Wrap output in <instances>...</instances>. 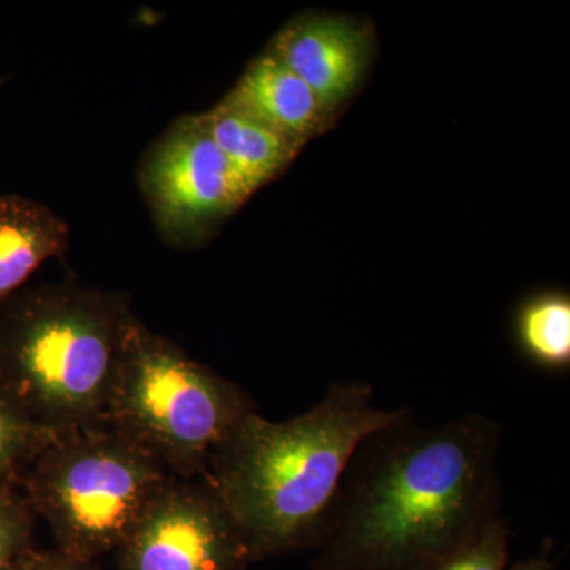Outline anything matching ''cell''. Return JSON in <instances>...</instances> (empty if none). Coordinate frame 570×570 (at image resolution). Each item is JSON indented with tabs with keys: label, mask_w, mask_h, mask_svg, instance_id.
Returning a JSON list of instances; mask_svg holds the SVG:
<instances>
[{
	"label": "cell",
	"mask_w": 570,
	"mask_h": 570,
	"mask_svg": "<svg viewBox=\"0 0 570 570\" xmlns=\"http://www.w3.org/2000/svg\"><path fill=\"white\" fill-rule=\"evenodd\" d=\"M502 426L485 414L409 417L348 461L313 570H438L502 517Z\"/></svg>",
	"instance_id": "6da1fadb"
},
{
	"label": "cell",
	"mask_w": 570,
	"mask_h": 570,
	"mask_svg": "<svg viewBox=\"0 0 570 570\" xmlns=\"http://www.w3.org/2000/svg\"><path fill=\"white\" fill-rule=\"evenodd\" d=\"M411 409H381L365 382H337L285 422L247 415L213 453L204 480L216 491L250 561L321 547L341 479L360 442Z\"/></svg>",
	"instance_id": "7a4b0ae2"
},
{
	"label": "cell",
	"mask_w": 570,
	"mask_h": 570,
	"mask_svg": "<svg viewBox=\"0 0 570 570\" xmlns=\"http://www.w3.org/2000/svg\"><path fill=\"white\" fill-rule=\"evenodd\" d=\"M134 318L121 292L66 283L11 295L0 305V379L55 436L105 425Z\"/></svg>",
	"instance_id": "3957f363"
},
{
	"label": "cell",
	"mask_w": 570,
	"mask_h": 570,
	"mask_svg": "<svg viewBox=\"0 0 570 570\" xmlns=\"http://www.w3.org/2000/svg\"><path fill=\"white\" fill-rule=\"evenodd\" d=\"M255 412L245 389L134 318L116 363L105 425L174 478L202 479L213 453Z\"/></svg>",
	"instance_id": "277c9868"
},
{
	"label": "cell",
	"mask_w": 570,
	"mask_h": 570,
	"mask_svg": "<svg viewBox=\"0 0 570 570\" xmlns=\"http://www.w3.org/2000/svg\"><path fill=\"white\" fill-rule=\"evenodd\" d=\"M170 478L130 439L99 425L52 439L20 490L33 515L47 521L56 549L97 561L115 553Z\"/></svg>",
	"instance_id": "5b68a950"
},
{
	"label": "cell",
	"mask_w": 570,
	"mask_h": 570,
	"mask_svg": "<svg viewBox=\"0 0 570 570\" xmlns=\"http://www.w3.org/2000/svg\"><path fill=\"white\" fill-rule=\"evenodd\" d=\"M138 178L157 230L178 247L204 242L255 193L198 115L176 119L149 146Z\"/></svg>",
	"instance_id": "8992f818"
},
{
	"label": "cell",
	"mask_w": 570,
	"mask_h": 570,
	"mask_svg": "<svg viewBox=\"0 0 570 570\" xmlns=\"http://www.w3.org/2000/svg\"><path fill=\"white\" fill-rule=\"evenodd\" d=\"M116 570H246L234 520L204 479L170 478L115 551Z\"/></svg>",
	"instance_id": "52a82bcc"
},
{
	"label": "cell",
	"mask_w": 570,
	"mask_h": 570,
	"mask_svg": "<svg viewBox=\"0 0 570 570\" xmlns=\"http://www.w3.org/2000/svg\"><path fill=\"white\" fill-rule=\"evenodd\" d=\"M268 51L335 115L365 75L371 40L365 29L348 18L306 14L285 24Z\"/></svg>",
	"instance_id": "ba28073f"
},
{
	"label": "cell",
	"mask_w": 570,
	"mask_h": 570,
	"mask_svg": "<svg viewBox=\"0 0 570 570\" xmlns=\"http://www.w3.org/2000/svg\"><path fill=\"white\" fill-rule=\"evenodd\" d=\"M224 100L302 146L324 132L335 116L269 51L249 63Z\"/></svg>",
	"instance_id": "9c48e42d"
},
{
	"label": "cell",
	"mask_w": 570,
	"mask_h": 570,
	"mask_svg": "<svg viewBox=\"0 0 570 570\" xmlns=\"http://www.w3.org/2000/svg\"><path fill=\"white\" fill-rule=\"evenodd\" d=\"M69 245V224L50 206L22 195H0V305L45 262L62 257Z\"/></svg>",
	"instance_id": "30bf717a"
},
{
	"label": "cell",
	"mask_w": 570,
	"mask_h": 570,
	"mask_svg": "<svg viewBox=\"0 0 570 570\" xmlns=\"http://www.w3.org/2000/svg\"><path fill=\"white\" fill-rule=\"evenodd\" d=\"M198 116L217 148L255 190L284 171L303 148L225 100Z\"/></svg>",
	"instance_id": "8fae6325"
},
{
	"label": "cell",
	"mask_w": 570,
	"mask_h": 570,
	"mask_svg": "<svg viewBox=\"0 0 570 570\" xmlns=\"http://www.w3.org/2000/svg\"><path fill=\"white\" fill-rule=\"evenodd\" d=\"M517 343L530 362L549 371L570 366V298L542 292L528 298L515 316Z\"/></svg>",
	"instance_id": "7c38bea8"
},
{
	"label": "cell",
	"mask_w": 570,
	"mask_h": 570,
	"mask_svg": "<svg viewBox=\"0 0 570 570\" xmlns=\"http://www.w3.org/2000/svg\"><path fill=\"white\" fill-rule=\"evenodd\" d=\"M55 438L33 422L0 379V482L20 487L33 460Z\"/></svg>",
	"instance_id": "4fadbf2b"
},
{
	"label": "cell",
	"mask_w": 570,
	"mask_h": 570,
	"mask_svg": "<svg viewBox=\"0 0 570 570\" xmlns=\"http://www.w3.org/2000/svg\"><path fill=\"white\" fill-rule=\"evenodd\" d=\"M36 515L20 487L0 482V570H10L33 549Z\"/></svg>",
	"instance_id": "5bb4252c"
},
{
	"label": "cell",
	"mask_w": 570,
	"mask_h": 570,
	"mask_svg": "<svg viewBox=\"0 0 570 570\" xmlns=\"http://www.w3.org/2000/svg\"><path fill=\"white\" fill-rule=\"evenodd\" d=\"M509 523L504 515L491 521L438 570H505L509 562Z\"/></svg>",
	"instance_id": "9a60e30c"
},
{
	"label": "cell",
	"mask_w": 570,
	"mask_h": 570,
	"mask_svg": "<svg viewBox=\"0 0 570 570\" xmlns=\"http://www.w3.org/2000/svg\"><path fill=\"white\" fill-rule=\"evenodd\" d=\"M10 570H104L97 561L70 557L58 549L37 550L36 547L22 554Z\"/></svg>",
	"instance_id": "2e32d148"
},
{
	"label": "cell",
	"mask_w": 570,
	"mask_h": 570,
	"mask_svg": "<svg viewBox=\"0 0 570 570\" xmlns=\"http://www.w3.org/2000/svg\"><path fill=\"white\" fill-rule=\"evenodd\" d=\"M510 570H557V566L550 560L549 554L542 553L517 562Z\"/></svg>",
	"instance_id": "e0dca14e"
}]
</instances>
